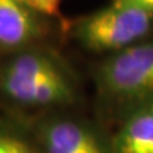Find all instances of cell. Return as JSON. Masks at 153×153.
Returning <instances> with one entry per match:
<instances>
[{
  "label": "cell",
  "instance_id": "cell-5",
  "mask_svg": "<svg viewBox=\"0 0 153 153\" xmlns=\"http://www.w3.org/2000/svg\"><path fill=\"white\" fill-rule=\"evenodd\" d=\"M38 14L21 0H0V49L18 50L44 36Z\"/></svg>",
  "mask_w": 153,
  "mask_h": 153
},
{
  "label": "cell",
  "instance_id": "cell-4",
  "mask_svg": "<svg viewBox=\"0 0 153 153\" xmlns=\"http://www.w3.org/2000/svg\"><path fill=\"white\" fill-rule=\"evenodd\" d=\"M42 153H107L100 137L82 123L56 119L40 130Z\"/></svg>",
  "mask_w": 153,
  "mask_h": 153
},
{
  "label": "cell",
  "instance_id": "cell-6",
  "mask_svg": "<svg viewBox=\"0 0 153 153\" xmlns=\"http://www.w3.org/2000/svg\"><path fill=\"white\" fill-rule=\"evenodd\" d=\"M110 153H153V101L129 112L115 134Z\"/></svg>",
  "mask_w": 153,
  "mask_h": 153
},
{
  "label": "cell",
  "instance_id": "cell-1",
  "mask_svg": "<svg viewBox=\"0 0 153 153\" xmlns=\"http://www.w3.org/2000/svg\"><path fill=\"white\" fill-rule=\"evenodd\" d=\"M0 89L8 98L27 106H60L75 100L70 75L52 56L21 51L3 66Z\"/></svg>",
  "mask_w": 153,
  "mask_h": 153
},
{
  "label": "cell",
  "instance_id": "cell-2",
  "mask_svg": "<svg viewBox=\"0 0 153 153\" xmlns=\"http://www.w3.org/2000/svg\"><path fill=\"white\" fill-rule=\"evenodd\" d=\"M97 80L105 96L133 108L153 101V42L114 52L100 65Z\"/></svg>",
  "mask_w": 153,
  "mask_h": 153
},
{
  "label": "cell",
  "instance_id": "cell-8",
  "mask_svg": "<svg viewBox=\"0 0 153 153\" xmlns=\"http://www.w3.org/2000/svg\"><path fill=\"white\" fill-rule=\"evenodd\" d=\"M38 16L56 17L60 13L61 0H21Z\"/></svg>",
  "mask_w": 153,
  "mask_h": 153
},
{
  "label": "cell",
  "instance_id": "cell-9",
  "mask_svg": "<svg viewBox=\"0 0 153 153\" xmlns=\"http://www.w3.org/2000/svg\"><path fill=\"white\" fill-rule=\"evenodd\" d=\"M114 3L137 9L153 17V0H114Z\"/></svg>",
  "mask_w": 153,
  "mask_h": 153
},
{
  "label": "cell",
  "instance_id": "cell-3",
  "mask_svg": "<svg viewBox=\"0 0 153 153\" xmlns=\"http://www.w3.org/2000/svg\"><path fill=\"white\" fill-rule=\"evenodd\" d=\"M153 27V17L112 3L79 19L74 36L83 47L97 52H117L138 44Z\"/></svg>",
  "mask_w": 153,
  "mask_h": 153
},
{
  "label": "cell",
  "instance_id": "cell-7",
  "mask_svg": "<svg viewBox=\"0 0 153 153\" xmlns=\"http://www.w3.org/2000/svg\"><path fill=\"white\" fill-rule=\"evenodd\" d=\"M0 153H42V151L16 134L0 133Z\"/></svg>",
  "mask_w": 153,
  "mask_h": 153
}]
</instances>
